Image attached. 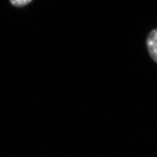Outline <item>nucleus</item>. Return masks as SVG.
I'll return each instance as SVG.
<instances>
[{
    "label": "nucleus",
    "mask_w": 157,
    "mask_h": 157,
    "mask_svg": "<svg viewBox=\"0 0 157 157\" xmlns=\"http://www.w3.org/2000/svg\"><path fill=\"white\" fill-rule=\"evenodd\" d=\"M146 43L150 56L157 63V29L148 34Z\"/></svg>",
    "instance_id": "1"
},
{
    "label": "nucleus",
    "mask_w": 157,
    "mask_h": 157,
    "mask_svg": "<svg viewBox=\"0 0 157 157\" xmlns=\"http://www.w3.org/2000/svg\"><path fill=\"white\" fill-rule=\"evenodd\" d=\"M32 0H10L11 3L15 6H23L28 4Z\"/></svg>",
    "instance_id": "2"
}]
</instances>
